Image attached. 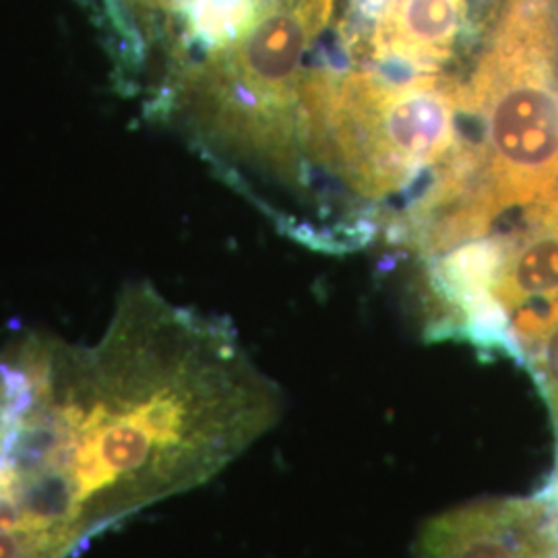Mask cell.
Returning <instances> with one entry per match:
<instances>
[{"label":"cell","mask_w":558,"mask_h":558,"mask_svg":"<svg viewBox=\"0 0 558 558\" xmlns=\"http://www.w3.org/2000/svg\"><path fill=\"white\" fill-rule=\"evenodd\" d=\"M34 401L4 468L25 525L71 555L141 509L216 478L283 416V391L228 320L126 286L104 336L15 343Z\"/></svg>","instance_id":"6da1fadb"},{"label":"cell","mask_w":558,"mask_h":558,"mask_svg":"<svg viewBox=\"0 0 558 558\" xmlns=\"http://www.w3.org/2000/svg\"><path fill=\"white\" fill-rule=\"evenodd\" d=\"M558 193V0H502L468 83L465 131L420 203L412 244L435 259Z\"/></svg>","instance_id":"7a4b0ae2"},{"label":"cell","mask_w":558,"mask_h":558,"mask_svg":"<svg viewBox=\"0 0 558 558\" xmlns=\"http://www.w3.org/2000/svg\"><path fill=\"white\" fill-rule=\"evenodd\" d=\"M502 0H333L331 40L308 64L396 83H463L474 75Z\"/></svg>","instance_id":"3957f363"},{"label":"cell","mask_w":558,"mask_h":558,"mask_svg":"<svg viewBox=\"0 0 558 558\" xmlns=\"http://www.w3.org/2000/svg\"><path fill=\"white\" fill-rule=\"evenodd\" d=\"M416 558H558L557 519L539 493L472 500L422 525Z\"/></svg>","instance_id":"277c9868"},{"label":"cell","mask_w":558,"mask_h":558,"mask_svg":"<svg viewBox=\"0 0 558 558\" xmlns=\"http://www.w3.org/2000/svg\"><path fill=\"white\" fill-rule=\"evenodd\" d=\"M511 356L523 364L548 405L558 461V300L521 308L509 319Z\"/></svg>","instance_id":"5b68a950"},{"label":"cell","mask_w":558,"mask_h":558,"mask_svg":"<svg viewBox=\"0 0 558 558\" xmlns=\"http://www.w3.org/2000/svg\"><path fill=\"white\" fill-rule=\"evenodd\" d=\"M34 401V383L15 348L0 356V465L9 440Z\"/></svg>","instance_id":"8992f818"},{"label":"cell","mask_w":558,"mask_h":558,"mask_svg":"<svg viewBox=\"0 0 558 558\" xmlns=\"http://www.w3.org/2000/svg\"><path fill=\"white\" fill-rule=\"evenodd\" d=\"M54 542L27 525L0 532V558H64Z\"/></svg>","instance_id":"52a82bcc"},{"label":"cell","mask_w":558,"mask_h":558,"mask_svg":"<svg viewBox=\"0 0 558 558\" xmlns=\"http://www.w3.org/2000/svg\"><path fill=\"white\" fill-rule=\"evenodd\" d=\"M131 4V9L137 13L141 21H166V23H174L180 21L189 0H126Z\"/></svg>","instance_id":"ba28073f"},{"label":"cell","mask_w":558,"mask_h":558,"mask_svg":"<svg viewBox=\"0 0 558 558\" xmlns=\"http://www.w3.org/2000/svg\"><path fill=\"white\" fill-rule=\"evenodd\" d=\"M539 495H542V499L548 502V507H550V511H553V515H555L558 523V461L555 463V470H553L550 478L546 480L544 488L539 490Z\"/></svg>","instance_id":"9c48e42d"}]
</instances>
